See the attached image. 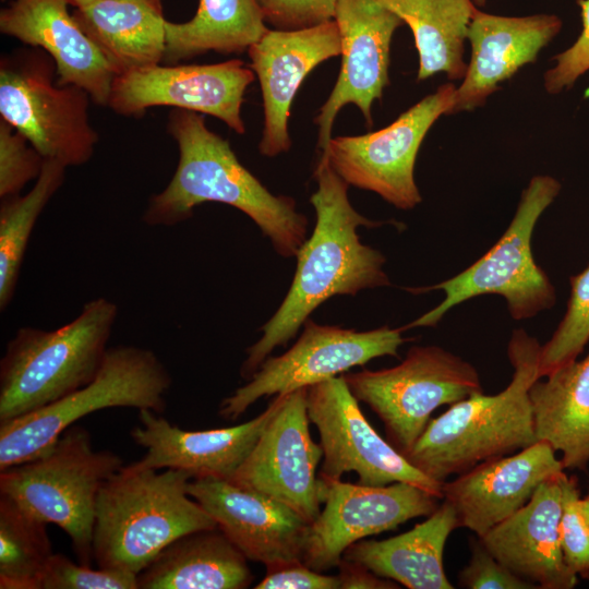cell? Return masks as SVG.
I'll list each match as a JSON object with an SVG mask.
<instances>
[{"label": "cell", "mask_w": 589, "mask_h": 589, "mask_svg": "<svg viewBox=\"0 0 589 589\" xmlns=\"http://www.w3.org/2000/svg\"><path fill=\"white\" fill-rule=\"evenodd\" d=\"M317 183L310 202L316 214L313 232L299 249L290 288L274 315L262 326V337L247 349L240 374L249 380L278 346L296 336L312 312L334 296H356L389 285L385 256L363 244L359 227H377L358 213L348 197L349 184L321 154L314 170Z\"/></svg>", "instance_id": "obj_1"}, {"label": "cell", "mask_w": 589, "mask_h": 589, "mask_svg": "<svg viewBox=\"0 0 589 589\" xmlns=\"http://www.w3.org/2000/svg\"><path fill=\"white\" fill-rule=\"evenodd\" d=\"M167 130L178 146V165L167 187L149 199L146 225L173 226L205 202L223 203L250 217L278 254L297 255L306 240L308 219L292 197L271 193L239 161L229 142L207 128L202 113L172 108Z\"/></svg>", "instance_id": "obj_2"}, {"label": "cell", "mask_w": 589, "mask_h": 589, "mask_svg": "<svg viewBox=\"0 0 589 589\" xmlns=\"http://www.w3.org/2000/svg\"><path fill=\"white\" fill-rule=\"evenodd\" d=\"M540 348L525 329L513 330L507 346L513 374L506 388L495 395L476 393L431 419L405 455L409 462L443 483L538 442L529 390L540 378Z\"/></svg>", "instance_id": "obj_3"}, {"label": "cell", "mask_w": 589, "mask_h": 589, "mask_svg": "<svg viewBox=\"0 0 589 589\" xmlns=\"http://www.w3.org/2000/svg\"><path fill=\"white\" fill-rule=\"evenodd\" d=\"M191 474L122 466L100 488L96 504L93 555L99 568L137 575L168 544L218 527L188 492Z\"/></svg>", "instance_id": "obj_4"}, {"label": "cell", "mask_w": 589, "mask_h": 589, "mask_svg": "<svg viewBox=\"0 0 589 589\" xmlns=\"http://www.w3.org/2000/svg\"><path fill=\"white\" fill-rule=\"evenodd\" d=\"M117 316L115 302L96 298L59 328H19L0 361V423L49 406L92 382L103 365Z\"/></svg>", "instance_id": "obj_5"}, {"label": "cell", "mask_w": 589, "mask_h": 589, "mask_svg": "<svg viewBox=\"0 0 589 589\" xmlns=\"http://www.w3.org/2000/svg\"><path fill=\"white\" fill-rule=\"evenodd\" d=\"M122 466L118 454L95 449L89 432L73 424L45 453L1 470L0 494L60 527L77 562L91 566L98 493Z\"/></svg>", "instance_id": "obj_6"}, {"label": "cell", "mask_w": 589, "mask_h": 589, "mask_svg": "<svg viewBox=\"0 0 589 589\" xmlns=\"http://www.w3.org/2000/svg\"><path fill=\"white\" fill-rule=\"evenodd\" d=\"M171 383L154 351L129 345L108 348L92 382L49 406L0 423V471L45 453L92 412L129 407L161 414Z\"/></svg>", "instance_id": "obj_7"}, {"label": "cell", "mask_w": 589, "mask_h": 589, "mask_svg": "<svg viewBox=\"0 0 589 589\" xmlns=\"http://www.w3.org/2000/svg\"><path fill=\"white\" fill-rule=\"evenodd\" d=\"M560 182L551 176H534L522 191L516 213L501 239L477 262L458 275L428 287L406 288L419 294L442 290L443 301L405 325L404 330L435 326L456 305L483 294H498L513 318L526 320L552 308L555 289L534 262L531 239L542 213L560 193Z\"/></svg>", "instance_id": "obj_8"}, {"label": "cell", "mask_w": 589, "mask_h": 589, "mask_svg": "<svg viewBox=\"0 0 589 589\" xmlns=\"http://www.w3.org/2000/svg\"><path fill=\"white\" fill-rule=\"evenodd\" d=\"M341 375L356 399L381 419L386 440L404 456L435 409L483 392L477 369L438 346L411 347L393 368Z\"/></svg>", "instance_id": "obj_9"}, {"label": "cell", "mask_w": 589, "mask_h": 589, "mask_svg": "<svg viewBox=\"0 0 589 589\" xmlns=\"http://www.w3.org/2000/svg\"><path fill=\"white\" fill-rule=\"evenodd\" d=\"M56 65L43 50L1 59L0 117L20 131L46 160L65 167L91 160L99 136L88 117L89 95L53 83Z\"/></svg>", "instance_id": "obj_10"}, {"label": "cell", "mask_w": 589, "mask_h": 589, "mask_svg": "<svg viewBox=\"0 0 589 589\" xmlns=\"http://www.w3.org/2000/svg\"><path fill=\"white\" fill-rule=\"evenodd\" d=\"M303 326L290 349L268 357L244 385L221 400L218 412L223 418L236 420L262 397L310 387L375 358H398L399 347L410 340L402 336V327L358 332L318 325L310 318Z\"/></svg>", "instance_id": "obj_11"}, {"label": "cell", "mask_w": 589, "mask_h": 589, "mask_svg": "<svg viewBox=\"0 0 589 589\" xmlns=\"http://www.w3.org/2000/svg\"><path fill=\"white\" fill-rule=\"evenodd\" d=\"M456 88L450 83L440 86L376 132L332 137L321 154L349 185L411 209L421 202L413 176L419 148L438 117L449 115Z\"/></svg>", "instance_id": "obj_12"}, {"label": "cell", "mask_w": 589, "mask_h": 589, "mask_svg": "<svg viewBox=\"0 0 589 589\" xmlns=\"http://www.w3.org/2000/svg\"><path fill=\"white\" fill-rule=\"evenodd\" d=\"M306 406L323 450L320 476L340 479L353 471L359 484L407 482L443 500V483L422 473L374 430L342 375L308 387Z\"/></svg>", "instance_id": "obj_13"}, {"label": "cell", "mask_w": 589, "mask_h": 589, "mask_svg": "<svg viewBox=\"0 0 589 589\" xmlns=\"http://www.w3.org/2000/svg\"><path fill=\"white\" fill-rule=\"evenodd\" d=\"M318 486L324 507L309 525L302 562L322 573L337 566L351 544L428 517L442 500L407 482L372 486L318 474Z\"/></svg>", "instance_id": "obj_14"}, {"label": "cell", "mask_w": 589, "mask_h": 589, "mask_svg": "<svg viewBox=\"0 0 589 589\" xmlns=\"http://www.w3.org/2000/svg\"><path fill=\"white\" fill-rule=\"evenodd\" d=\"M254 77L239 59L135 68L116 75L107 107L124 117H140L148 108L169 106L213 116L243 134L241 107Z\"/></svg>", "instance_id": "obj_15"}, {"label": "cell", "mask_w": 589, "mask_h": 589, "mask_svg": "<svg viewBox=\"0 0 589 589\" xmlns=\"http://www.w3.org/2000/svg\"><path fill=\"white\" fill-rule=\"evenodd\" d=\"M306 394L308 387L285 394L230 481L286 504L311 524L321 512L316 469L323 450L311 437Z\"/></svg>", "instance_id": "obj_16"}, {"label": "cell", "mask_w": 589, "mask_h": 589, "mask_svg": "<svg viewBox=\"0 0 589 589\" xmlns=\"http://www.w3.org/2000/svg\"><path fill=\"white\" fill-rule=\"evenodd\" d=\"M334 21L340 36L341 68L336 84L314 119L317 147L324 152L334 120L347 104L372 124L371 108L388 85L390 41L404 21L380 0H337Z\"/></svg>", "instance_id": "obj_17"}, {"label": "cell", "mask_w": 589, "mask_h": 589, "mask_svg": "<svg viewBox=\"0 0 589 589\" xmlns=\"http://www.w3.org/2000/svg\"><path fill=\"white\" fill-rule=\"evenodd\" d=\"M188 492L248 560L266 567L303 560L310 524L286 504L212 477L191 479Z\"/></svg>", "instance_id": "obj_18"}, {"label": "cell", "mask_w": 589, "mask_h": 589, "mask_svg": "<svg viewBox=\"0 0 589 589\" xmlns=\"http://www.w3.org/2000/svg\"><path fill=\"white\" fill-rule=\"evenodd\" d=\"M248 53L263 96L264 129L259 149L274 157L290 148L288 118L301 83L316 65L341 53L338 26L333 20L296 31L268 29Z\"/></svg>", "instance_id": "obj_19"}, {"label": "cell", "mask_w": 589, "mask_h": 589, "mask_svg": "<svg viewBox=\"0 0 589 589\" xmlns=\"http://www.w3.org/2000/svg\"><path fill=\"white\" fill-rule=\"evenodd\" d=\"M564 470L552 446L538 441L446 480L443 500L454 507L458 527L480 537L526 505L542 482Z\"/></svg>", "instance_id": "obj_20"}, {"label": "cell", "mask_w": 589, "mask_h": 589, "mask_svg": "<svg viewBox=\"0 0 589 589\" xmlns=\"http://www.w3.org/2000/svg\"><path fill=\"white\" fill-rule=\"evenodd\" d=\"M285 394L257 417L244 423L204 431H185L149 409L139 410L140 425L130 435L146 449L137 465L152 469H178L193 478L230 480L283 404Z\"/></svg>", "instance_id": "obj_21"}, {"label": "cell", "mask_w": 589, "mask_h": 589, "mask_svg": "<svg viewBox=\"0 0 589 589\" xmlns=\"http://www.w3.org/2000/svg\"><path fill=\"white\" fill-rule=\"evenodd\" d=\"M69 5L68 0H13L0 12V32L46 52L59 85L81 87L95 104L107 106L117 73Z\"/></svg>", "instance_id": "obj_22"}, {"label": "cell", "mask_w": 589, "mask_h": 589, "mask_svg": "<svg viewBox=\"0 0 589 589\" xmlns=\"http://www.w3.org/2000/svg\"><path fill=\"white\" fill-rule=\"evenodd\" d=\"M563 472L542 482L526 505L478 537L498 562L540 589H572L578 584L561 548Z\"/></svg>", "instance_id": "obj_23"}, {"label": "cell", "mask_w": 589, "mask_h": 589, "mask_svg": "<svg viewBox=\"0 0 589 589\" xmlns=\"http://www.w3.org/2000/svg\"><path fill=\"white\" fill-rule=\"evenodd\" d=\"M561 27L562 21L554 14L509 17L476 9L467 34L471 59L461 85L456 88L449 115L483 105L501 82L534 62Z\"/></svg>", "instance_id": "obj_24"}, {"label": "cell", "mask_w": 589, "mask_h": 589, "mask_svg": "<svg viewBox=\"0 0 589 589\" xmlns=\"http://www.w3.org/2000/svg\"><path fill=\"white\" fill-rule=\"evenodd\" d=\"M457 528L456 512L444 500L411 530L385 540H360L344 552L342 558L409 589H453L443 557L446 541Z\"/></svg>", "instance_id": "obj_25"}, {"label": "cell", "mask_w": 589, "mask_h": 589, "mask_svg": "<svg viewBox=\"0 0 589 589\" xmlns=\"http://www.w3.org/2000/svg\"><path fill=\"white\" fill-rule=\"evenodd\" d=\"M253 580L245 555L216 527L168 544L137 574V589H244Z\"/></svg>", "instance_id": "obj_26"}, {"label": "cell", "mask_w": 589, "mask_h": 589, "mask_svg": "<svg viewBox=\"0 0 589 589\" xmlns=\"http://www.w3.org/2000/svg\"><path fill=\"white\" fill-rule=\"evenodd\" d=\"M117 75L164 61L163 0H99L72 12Z\"/></svg>", "instance_id": "obj_27"}, {"label": "cell", "mask_w": 589, "mask_h": 589, "mask_svg": "<svg viewBox=\"0 0 589 589\" xmlns=\"http://www.w3.org/2000/svg\"><path fill=\"white\" fill-rule=\"evenodd\" d=\"M538 441L557 453L564 469L589 465V353L537 380L529 390Z\"/></svg>", "instance_id": "obj_28"}, {"label": "cell", "mask_w": 589, "mask_h": 589, "mask_svg": "<svg viewBox=\"0 0 589 589\" xmlns=\"http://www.w3.org/2000/svg\"><path fill=\"white\" fill-rule=\"evenodd\" d=\"M165 27L167 64L207 51L239 53L268 31L255 0H199L191 20L167 21Z\"/></svg>", "instance_id": "obj_29"}, {"label": "cell", "mask_w": 589, "mask_h": 589, "mask_svg": "<svg viewBox=\"0 0 589 589\" xmlns=\"http://www.w3.org/2000/svg\"><path fill=\"white\" fill-rule=\"evenodd\" d=\"M413 33L419 53L418 80L444 72L464 79V44L476 11L471 0H380Z\"/></svg>", "instance_id": "obj_30"}, {"label": "cell", "mask_w": 589, "mask_h": 589, "mask_svg": "<svg viewBox=\"0 0 589 589\" xmlns=\"http://www.w3.org/2000/svg\"><path fill=\"white\" fill-rule=\"evenodd\" d=\"M67 167L46 160L33 188L24 195L1 199L0 309L10 304L32 231L41 212L64 181Z\"/></svg>", "instance_id": "obj_31"}, {"label": "cell", "mask_w": 589, "mask_h": 589, "mask_svg": "<svg viewBox=\"0 0 589 589\" xmlns=\"http://www.w3.org/2000/svg\"><path fill=\"white\" fill-rule=\"evenodd\" d=\"M47 524L0 494V588L38 589L52 556Z\"/></svg>", "instance_id": "obj_32"}, {"label": "cell", "mask_w": 589, "mask_h": 589, "mask_svg": "<svg viewBox=\"0 0 589 589\" xmlns=\"http://www.w3.org/2000/svg\"><path fill=\"white\" fill-rule=\"evenodd\" d=\"M588 341L589 266L570 277V297L565 314L551 338L540 348V378L577 360Z\"/></svg>", "instance_id": "obj_33"}, {"label": "cell", "mask_w": 589, "mask_h": 589, "mask_svg": "<svg viewBox=\"0 0 589 589\" xmlns=\"http://www.w3.org/2000/svg\"><path fill=\"white\" fill-rule=\"evenodd\" d=\"M46 159L29 141L9 122L0 118V197L19 195L36 180Z\"/></svg>", "instance_id": "obj_34"}, {"label": "cell", "mask_w": 589, "mask_h": 589, "mask_svg": "<svg viewBox=\"0 0 589 589\" xmlns=\"http://www.w3.org/2000/svg\"><path fill=\"white\" fill-rule=\"evenodd\" d=\"M38 589H137V575L99 567L93 569L53 553L40 577Z\"/></svg>", "instance_id": "obj_35"}, {"label": "cell", "mask_w": 589, "mask_h": 589, "mask_svg": "<svg viewBox=\"0 0 589 589\" xmlns=\"http://www.w3.org/2000/svg\"><path fill=\"white\" fill-rule=\"evenodd\" d=\"M563 514L561 519V548L567 567L578 578L589 579V524L580 510V490L575 476L565 471L561 477Z\"/></svg>", "instance_id": "obj_36"}, {"label": "cell", "mask_w": 589, "mask_h": 589, "mask_svg": "<svg viewBox=\"0 0 589 589\" xmlns=\"http://www.w3.org/2000/svg\"><path fill=\"white\" fill-rule=\"evenodd\" d=\"M470 560L458 575V585L468 589H538L498 562L480 542L470 538Z\"/></svg>", "instance_id": "obj_37"}, {"label": "cell", "mask_w": 589, "mask_h": 589, "mask_svg": "<svg viewBox=\"0 0 589 589\" xmlns=\"http://www.w3.org/2000/svg\"><path fill=\"white\" fill-rule=\"evenodd\" d=\"M265 22L296 31L333 21L337 0H255Z\"/></svg>", "instance_id": "obj_38"}, {"label": "cell", "mask_w": 589, "mask_h": 589, "mask_svg": "<svg viewBox=\"0 0 589 589\" xmlns=\"http://www.w3.org/2000/svg\"><path fill=\"white\" fill-rule=\"evenodd\" d=\"M582 29L577 40L565 51L555 56V65L545 72L544 87L550 94L569 88L589 70V0L579 1Z\"/></svg>", "instance_id": "obj_39"}, {"label": "cell", "mask_w": 589, "mask_h": 589, "mask_svg": "<svg viewBox=\"0 0 589 589\" xmlns=\"http://www.w3.org/2000/svg\"><path fill=\"white\" fill-rule=\"evenodd\" d=\"M256 589H339L338 576L324 575L294 561L266 567Z\"/></svg>", "instance_id": "obj_40"}, {"label": "cell", "mask_w": 589, "mask_h": 589, "mask_svg": "<svg viewBox=\"0 0 589 589\" xmlns=\"http://www.w3.org/2000/svg\"><path fill=\"white\" fill-rule=\"evenodd\" d=\"M339 589H398L399 584L383 578L365 566L341 558L337 565Z\"/></svg>", "instance_id": "obj_41"}, {"label": "cell", "mask_w": 589, "mask_h": 589, "mask_svg": "<svg viewBox=\"0 0 589 589\" xmlns=\"http://www.w3.org/2000/svg\"><path fill=\"white\" fill-rule=\"evenodd\" d=\"M579 505L585 519L589 524V486L586 495L580 496Z\"/></svg>", "instance_id": "obj_42"}, {"label": "cell", "mask_w": 589, "mask_h": 589, "mask_svg": "<svg viewBox=\"0 0 589 589\" xmlns=\"http://www.w3.org/2000/svg\"><path fill=\"white\" fill-rule=\"evenodd\" d=\"M99 0H68V2L74 8H81L91 3H94Z\"/></svg>", "instance_id": "obj_43"}, {"label": "cell", "mask_w": 589, "mask_h": 589, "mask_svg": "<svg viewBox=\"0 0 589 589\" xmlns=\"http://www.w3.org/2000/svg\"><path fill=\"white\" fill-rule=\"evenodd\" d=\"M473 2L478 5H484V3L486 2V0H473Z\"/></svg>", "instance_id": "obj_44"}, {"label": "cell", "mask_w": 589, "mask_h": 589, "mask_svg": "<svg viewBox=\"0 0 589 589\" xmlns=\"http://www.w3.org/2000/svg\"><path fill=\"white\" fill-rule=\"evenodd\" d=\"M2 1H4V0H2Z\"/></svg>", "instance_id": "obj_45"}]
</instances>
